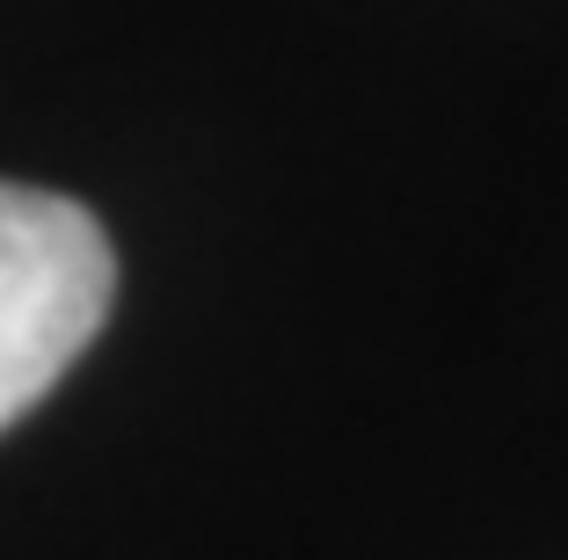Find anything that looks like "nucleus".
Listing matches in <instances>:
<instances>
[{
    "label": "nucleus",
    "mask_w": 568,
    "mask_h": 560,
    "mask_svg": "<svg viewBox=\"0 0 568 560\" xmlns=\"http://www.w3.org/2000/svg\"><path fill=\"white\" fill-rule=\"evenodd\" d=\"M118 255L88 204L0 182V429H16L110 320Z\"/></svg>",
    "instance_id": "f257e3e1"
}]
</instances>
